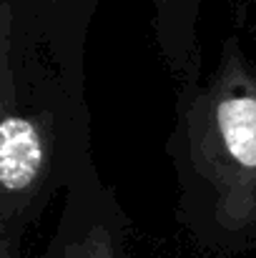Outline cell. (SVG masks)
<instances>
[{"label": "cell", "mask_w": 256, "mask_h": 258, "mask_svg": "<svg viewBox=\"0 0 256 258\" xmlns=\"http://www.w3.org/2000/svg\"><path fill=\"white\" fill-rule=\"evenodd\" d=\"M164 151L188 241L214 258L256 251V55L239 35L209 76L178 86Z\"/></svg>", "instance_id": "obj_1"}, {"label": "cell", "mask_w": 256, "mask_h": 258, "mask_svg": "<svg viewBox=\"0 0 256 258\" xmlns=\"http://www.w3.org/2000/svg\"><path fill=\"white\" fill-rule=\"evenodd\" d=\"M88 156L85 86L0 23V258H23L25 233Z\"/></svg>", "instance_id": "obj_2"}, {"label": "cell", "mask_w": 256, "mask_h": 258, "mask_svg": "<svg viewBox=\"0 0 256 258\" xmlns=\"http://www.w3.org/2000/svg\"><path fill=\"white\" fill-rule=\"evenodd\" d=\"M131 218L93 156L73 171L43 258H128Z\"/></svg>", "instance_id": "obj_3"}, {"label": "cell", "mask_w": 256, "mask_h": 258, "mask_svg": "<svg viewBox=\"0 0 256 258\" xmlns=\"http://www.w3.org/2000/svg\"><path fill=\"white\" fill-rule=\"evenodd\" d=\"M103 0H0V23L43 50L73 83L85 86V43Z\"/></svg>", "instance_id": "obj_4"}, {"label": "cell", "mask_w": 256, "mask_h": 258, "mask_svg": "<svg viewBox=\"0 0 256 258\" xmlns=\"http://www.w3.org/2000/svg\"><path fill=\"white\" fill-rule=\"evenodd\" d=\"M203 0H151V23L159 55L178 86L201 78L198 18Z\"/></svg>", "instance_id": "obj_5"}]
</instances>
